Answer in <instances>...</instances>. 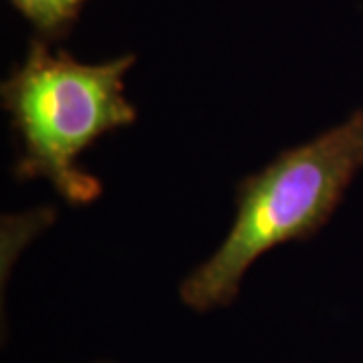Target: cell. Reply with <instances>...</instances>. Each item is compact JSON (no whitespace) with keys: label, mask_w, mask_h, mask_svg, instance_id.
I'll return each mask as SVG.
<instances>
[{"label":"cell","mask_w":363,"mask_h":363,"mask_svg":"<svg viewBox=\"0 0 363 363\" xmlns=\"http://www.w3.org/2000/svg\"><path fill=\"white\" fill-rule=\"evenodd\" d=\"M362 169L363 109H357L247 176L236 190L230 230L182 281V303L198 313L233 305L250 267L272 248L319 233Z\"/></svg>","instance_id":"obj_1"},{"label":"cell","mask_w":363,"mask_h":363,"mask_svg":"<svg viewBox=\"0 0 363 363\" xmlns=\"http://www.w3.org/2000/svg\"><path fill=\"white\" fill-rule=\"evenodd\" d=\"M135 55L107 63H81L35 39L25 59L2 81V107L11 116L18 180H47L73 206L95 202L104 186L79 157L107 133L130 128L138 111L125 97V77Z\"/></svg>","instance_id":"obj_2"},{"label":"cell","mask_w":363,"mask_h":363,"mask_svg":"<svg viewBox=\"0 0 363 363\" xmlns=\"http://www.w3.org/2000/svg\"><path fill=\"white\" fill-rule=\"evenodd\" d=\"M30 25L39 30L40 39H55L75 23L81 6L87 0H9Z\"/></svg>","instance_id":"obj_3"},{"label":"cell","mask_w":363,"mask_h":363,"mask_svg":"<svg viewBox=\"0 0 363 363\" xmlns=\"http://www.w3.org/2000/svg\"><path fill=\"white\" fill-rule=\"evenodd\" d=\"M99 363H116V362H99Z\"/></svg>","instance_id":"obj_4"}]
</instances>
